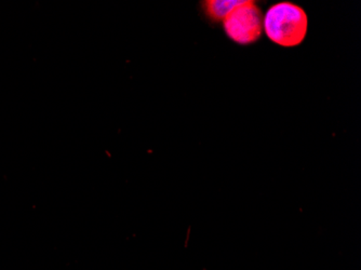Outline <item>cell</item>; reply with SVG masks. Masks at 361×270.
Listing matches in <instances>:
<instances>
[{"label":"cell","mask_w":361,"mask_h":270,"mask_svg":"<svg viewBox=\"0 0 361 270\" xmlns=\"http://www.w3.org/2000/svg\"><path fill=\"white\" fill-rule=\"evenodd\" d=\"M305 11L292 3L271 6L263 18V30L267 37L278 46L291 48L303 42L307 32Z\"/></svg>","instance_id":"obj_1"},{"label":"cell","mask_w":361,"mask_h":270,"mask_svg":"<svg viewBox=\"0 0 361 270\" xmlns=\"http://www.w3.org/2000/svg\"><path fill=\"white\" fill-rule=\"evenodd\" d=\"M223 27L233 42L247 46L261 37L263 14L255 1H243L227 14L223 20Z\"/></svg>","instance_id":"obj_2"},{"label":"cell","mask_w":361,"mask_h":270,"mask_svg":"<svg viewBox=\"0 0 361 270\" xmlns=\"http://www.w3.org/2000/svg\"><path fill=\"white\" fill-rule=\"evenodd\" d=\"M243 4L239 0H209L204 1V9L209 19L212 21H223L227 14L237 6Z\"/></svg>","instance_id":"obj_3"}]
</instances>
